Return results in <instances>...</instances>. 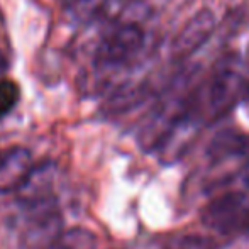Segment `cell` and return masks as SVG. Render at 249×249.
Returning <instances> with one entry per match:
<instances>
[{"mask_svg":"<svg viewBox=\"0 0 249 249\" xmlns=\"http://www.w3.org/2000/svg\"><path fill=\"white\" fill-rule=\"evenodd\" d=\"M56 178V166L54 163H41L39 166H34L29 180L16 192L17 194V203L19 205H29L41 200H48L56 197L53 192Z\"/></svg>","mask_w":249,"mask_h":249,"instance_id":"cell-7","label":"cell"},{"mask_svg":"<svg viewBox=\"0 0 249 249\" xmlns=\"http://www.w3.org/2000/svg\"><path fill=\"white\" fill-rule=\"evenodd\" d=\"M93 244H95V237L92 234L82 229H75L59 236V239L43 249H93Z\"/></svg>","mask_w":249,"mask_h":249,"instance_id":"cell-9","label":"cell"},{"mask_svg":"<svg viewBox=\"0 0 249 249\" xmlns=\"http://www.w3.org/2000/svg\"><path fill=\"white\" fill-rule=\"evenodd\" d=\"M215 33V16L210 10L203 9L195 14L190 20L183 26L173 41V56L185 58L198 51L207 41Z\"/></svg>","mask_w":249,"mask_h":249,"instance_id":"cell-6","label":"cell"},{"mask_svg":"<svg viewBox=\"0 0 249 249\" xmlns=\"http://www.w3.org/2000/svg\"><path fill=\"white\" fill-rule=\"evenodd\" d=\"M34 170L33 154L24 146H12L0 153V194L17 192Z\"/></svg>","mask_w":249,"mask_h":249,"instance_id":"cell-5","label":"cell"},{"mask_svg":"<svg viewBox=\"0 0 249 249\" xmlns=\"http://www.w3.org/2000/svg\"><path fill=\"white\" fill-rule=\"evenodd\" d=\"M146 46V34L136 20H121L108 27L93 53V68L114 73L132 66Z\"/></svg>","mask_w":249,"mask_h":249,"instance_id":"cell-1","label":"cell"},{"mask_svg":"<svg viewBox=\"0 0 249 249\" xmlns=\"http://www.w3.org/2000/svg\"><path fill=\"white\" fill-rule=\"evenodd\" d=\"M246 144L248 138L234 131H226L212 139L209 146V158L213 163H219L234 154H246Z\"/></svg>","mask_w":249,"mask_h":249,"instance_id":"cell-8","label":"cell"},{"mask_svg":"<svg viewBox=\"0 0 249 249\" xmlns=\"http://www.w3.org/2000/svg\"><path fill=\"white\" fill-rule=\"evenodd\" d=\"M243 102H244V107H246V112L249 114V87H248V90H246V95H244Z\"/></svg>","mask_w":249,"mask_h":249,"instance_id":"cell-12","label":"cell"},{"mask_svg":"<svg viewBox=\"0 0 249 249\" xmlns=\"http://www.w3.org/2000/svg\"><path fill=\"white\" fill-rule=\"evenodd\" d=\"M20 100V87L14 80H0V121L16 108Z\"/></svg>","mask_w":249,"mask_h":249,"instance_id":"cell-10","label":"cell"},{"mask_svg":"<svg viewBox=\"0 0 249 249\" xmlns=\"http://www.w3.org/2000/svg\"><path fill=\"white\" fill-rule=\"evenodd\" d=\"M200 122L202 121H200L198 110L195 105L175 122V125L168 131V134L156 148L158 156L163 163L170 164L183 156V153L192 144L195 136L198 134Z\"/></svg>","mask_w":249,"mask_h":249,"instance_id":"cell-4","label":"cell"},{"mask_svg":"<svg viewBox=\"0 0 249 249\" xmlns=\"http://www.w3.org/2000/svg\"><path fill=\"white\" fill-rule=\"evenodd\" d=\"M249 219V197L244 190H232L215 198L203 212V222L219 231H232Z\"/></svg>","mask_w":249,"mask_h":249,"instance_id":"cell-3","label":"cell"},{"mask_svg":"<svg viewBox=\"0 0 249 249\" xmlns=\"http://www.w3.org/2000/svg\"><path fill=\"white\" fill-rule=\"evenodd\" d=\"M244 71H246L248 76H249V48H248V51H246V63H244Z\"/></svg>","mask_w":249,"mask_h":249,"instance_id":"cell-13","label":"cell"},{"mask_svg":"<svg viewBox=\"0 0 249 249\" xmlns=\"http://www.w3.org/2000/svg\"><path fill=\"white\" fill-rule=\"evenodd\" d=\"M249 87L248 73L234 65H222L215 70L209 85V108L215 117L229 112L239 100L244 99Z\"/></svg>","mask_w":249,"mask_h":249,"instance_id":"cell-2","label":"cell"},{"mask_svg":"<svg viewBox=\"0 0 249 249\" xmlns=\"http://www.w3.org/2000/svg\"><path fill=\"white\" fill-rule=\"evenodd\" d=\"M7 71V59L3 58V54L0 53V80L3 78V75H5Z\"/></svg>","mask_w":249,"mask_h":249,"instance_id":"cell-11","label":"cell"}]
</instances>
